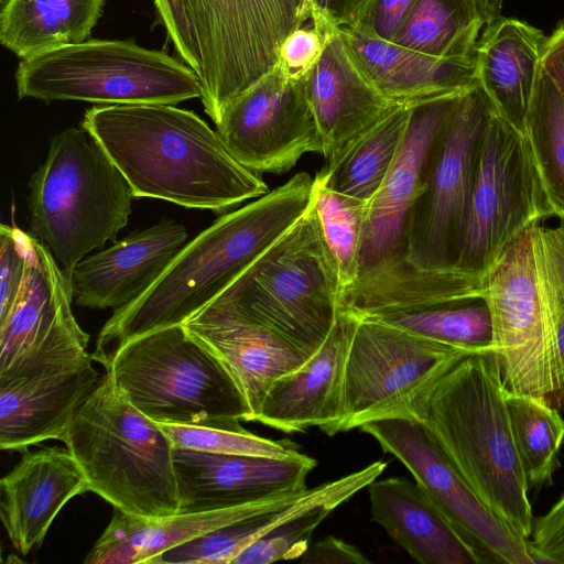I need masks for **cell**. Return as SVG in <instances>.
<instances>
[{"label": "cell", "mask_w": 564, "mask_h": 564, "mask_svg": "<svg viewBox=\"0 0 564 564\" xmlns=\"http://www.w3.org/2000/svg\"><path fill=\"white\" fill-rule=\"evenodd\" d=\"M343 288L312 204L210 303L251 316L313 355L328 336Z\"/></svg>", "instance_id": "obj_9"}, {"label": "cell", "mask_w": 564, "mask_h": 564, "mask_svg": "<svg viewBox=\"0 0 564 564\" xmlns=\"http://www.w3.org/2000/svg\"><path fill=\"white\" fill-rule=\"evenodd\" d=\"M185 6H186L188 17L194 26L196 13H197L198 0H185ZM194 29H195V26H194Z\"/></svg>", "instance_id": "obj_48"}, {"label": "cell", "mask_w": 564, "mask_h": 564, "mask_svg": "<svg viewBox=\"0 0 564 564\" xmlns=\"http://www.w3.org/2000/svg\"><path fill=\"white\" fill-rule=\"evenodd\" d=\"M555 216L524 134L495 112L479 156L456 270L480 282L524 229Z\"/></svg>", "instance_id": "obj_13"}, {"label": "cell", "mask_w": 564, "mask_h": 564, "mask_svg": "<svg viewBox=\"0 0 564 564\" xmlns=\"http://www.w3.org/2000/svg\"><path fill=\"white\" fill-rule=\"evenodd\" d=\"M540 290L552 318L564 381V219L554 228L535 224Z\"/></svg>", "instance_id": "obj_38"}, {"label": "cell", "mask_w": 564, "mask_h": 564, "mask_svg": "<svg viewBox=\"0 0 564 564\" xmlns=\"http://www.w3.org/2000/svg\"><path fill=\"white\" fill-rule=\"evenodd\" d=\"M0 323L13 308L29 264V234L6 224L0 226Z\"/></svg>", "instance_id": "obj_40"}, {"label": "cell", "mask_w": 564, "mask_h": 564, "mask_svg": "<svg viewBox=\"0 0 564 564\" xmlns=\"http://www.w3.org/2000/svg\"><path fill=\"white\" fill-rule=\"evenodd\" d=\"M231 155L256 173L282 174L324 143L303 80L275 65L232 99L215 123Z\"/></svg>", "instance_id": "obj_17"}, {"label": "cell", "mask_w": 564, "mask_h": 564, "mask_svg": "<svg viewBox=\"0 0 564 564\" xmlns=\"http://www.w3.org/2000/svg\"><path fill=\"white\" fill-rule=\"evenodd\" d=\"M304 90L324 143V169L334 167L394 106L365 76L340 30L304 78Z\"/></svg>", "instance_id": "obj_22"}, {"label": "cell", "mask_w": 564, "mask_h": 564, "mask_svg": "<svg viewBox=\"0 0 564 564\" xmlns=\"http://www.w3.org/2000/svg\"><path fill=\"white\" fill-rule=\"evenodd\" d=\"M0 514L8 539L21 554L42 544L62 508L89 490L86 477L67 448L23 452L0 481Z\"/></svg>", "instance_id": "obj_23"}, {"label": "cell", "mask_w": 564, "mask_h": 564, "mask_svg": "<svg viewBox=\"0 0 564 564\" xmlns=\"http://www.w3.org/2000/svg\"><path fill=\"white\" fill-rule=\"evenodd\" d=\"M464 93L412 107L398 156L368 200L357 280L343 294L339 310L362 316L387 307L447 302L411 265L406 224L427 152Z\"/></svg>", "instance_id": "obj_7"}, {"label": "cell", "mask_w": 564, "mask_h": 564, "mask_svg": "<svg viewBox=\"0 0 564 564\" xmlns=\"http://www.w3.org/2000/svg\"><path fill=\"white\" fill-rule=\"evenodd\" d=\"M546 36L533 25L500 17L485 25L476 52V77L495 113L524 134L541 73Z\"/></svg>", "instance_id": "obj_26"}, {"label": "cell", "mask_w": 564, "mask_h": 564, "mask_svg": "<svg viewBox=\"0 0 564 564\" xmlns=\"http://www.w3.org/2000/svg\"><path fill=\"white\" fill-rule=\"evenodd\" d=\"M106 0H2L0 43L21 59L88 40Z\"/></svg>", "instance_id": "obj_29"}, {"label": "cell", "mask_w": 564, "mask_h": 564, "mask_svg": "<svg viewBox=\"0 0 564 564\" xmlns=\"http://www.w3.org/2000/svg\"><path fill=\"white\" fill-rule=\"evenodd\" d=\"M345 366L343 415L334 435L386 417L408 416L412 398L470 352L370 316H357Z\"/></svg>", "instance_id": "obj_14"}, {"label": "cell", "mask_w": 564, "mask_h": 564, "mask_svg": "<svg viewBox=\"0 0 564 564\" xmlns=\"http://www.w3.org/2000/svg\"><path fill=\"white\" fill-rule=\"evenodd\" d=\"M345 501L333 498L303 509L253 541L231 564H267L303 556L315 529Z\"/></svg>", "instance_id": "obj_37"}, {"label": "cell", "mask_w": 564, "mask_h": 564, "mask_svg": "<svg viewBox=\"0 0 564 564\" xmlns=\"http://www.w3.org/2000/svg\"><path fill=\"white\" fill-rule=\"evenodd\" d=\"M345 45L365 76L391 104L415 107L477 84L473 58L427 55L341 28Z\"/></svg>", "instance_id": "obj_24"}, {"label": "cell", "mask_w": 564, "mask_h": 564, "mask_svg": "<svg viewBox=\"0 0 564 564\" xmlns=\"http://www.w3.org/2000/svg\"><path fill=\"white\" fill-rule=\"evenodd\" d=\"M529 542L538 564H564V495L534 521Z\"/></svg>", "instance_id": "obj_43"}, {"label": "cell", "mask_w": 564, "mask_h": 564, "mask_svg": "<svg viewBox=\"0 0 564 564\" xmlns=\"http://www.w3.org/2000/svg\"><path fill=\"white\" fill-rule=\"evenodd\" d=\"M174 448L228 454L293 458L303 455L294 442L260 437L246 429L234 431L181 424L159 423Z\"/></svg>", "instance_id": "obj_36"}, {"label": "cell", "mask_w": 564, "mask_h": 564, "mask_svg": "<svg viewBox=\"0 0 564 564\" xmlns=\"http://www.w3.org/2000/svg\"><path fill=\"white\" fill-rule=\"evenodd\" d=\"M506 392L496 354H468L412 398L408 416L424 425L477 497L530 540V488L514 445Z\"/></svg>", "instance_id": "obj_3"}, {"label": "cell", "mask_w": 564, "mask_h": 564, "mask_svg": "<svg viewBox=\"0 0 564 564\" xmlns=\"http://www.w3.org/2000/svg\"><path fill=\"white\" fill-rule=\"evenodd\" d=\"M302 561L311 564L371 563L357 546L332 535L317 541L308 547L303 554Z\"/></svg>", "instance_id": "obj_44"}, {"label": "cell", "mask_w": 564, "mask_h": 564, "mask_svg": "<svg viewBox=\"0 0 564 564\" xmlns=\"http://www.w3.org/2000/svg\"><path fill=\"white\" fill-rule=\"evenodd\" d=\"M485 25L496 21L501 17V9L505 0H477Z\"/></svg>", "instance_id": "obj_47"}, {"label": "cell", "mask_w": 564, "mask_h": 564, "mask_svg": "<svg viewBox=\"0 0 564 564\" xmlns=\"http://www.w3.org/2000/svg\"><path fill=\"white\" fill-rule=\"evenodd\" d=\"M482 26L477 0H416L391 42L432 56L473 58Z\"/></svg>", "instance_id": "obj_30"}, {"label": "cell", "mask_w": 564, "mask_h": 564, "mask_svg": "<svg viewBox=\"0 0 564 564\" xmlns=\"http://www.w3.org/2000/svg\"><path fill=\"white\" fill-rule=\"evenodd\" d=\"M82 128L102 148L134 197L225 213L269 192L197 113L169 104L96 105Z\"/></svg>", "instance_id": "obj_1"}, {"label": "cell", "mask_w": 564, "mask_h": 564, "mask_svg": "<svg viewBox=\"0 0 564 564\" xmlns=\"http://www.w3.org/2000/svg\"><path fill=\"white\" fill-rule=\"evenodd\" d=\"M517 453L529 488L552 484L564 442V419L543 398L506 392Z\"/></svg>", "instance_id": "obj_33"}, {"label": "cell", "mask_w": 564, "mask_h": 564, "mask_svg": "<svg viewBox=\"0 0 564 564\" xmlns=\"http://www.w3.org/2000/svg\"><path fill=\"white\" fill-rule=\"evenodd\" d=\"M494 109L478 82L435 137L406 224L409 261L445 301L482 300V282L456 270L482 141Z\"/></svg>", "instance_id": "obj_4"}, {"label": "cell", "mask_w": 564, "mask_h": 564, "mask_svg": "<svg viewBox=\"0 0 564 564\" xmlns=\"http://www.w3.org/2000/svg\"><path fill=\"white\" fill-rule=\"evenodd\" d=\"M357 323L356 315L339 310L322 346L272 384L256 422L289 434L317 426L333 436L343 415L345 366Z\"/></svg>", "instance_id": "obj_21"}, {"label": "cell", "mask_w": 564, "mask_h": 564, "mask_svg": "<svg viewBox=\"0 0 564 564\" xmlns=\"http://www.w3.org/2000/svg\"><path fill=\"white\" fill-rule=\"evenodd\" d=\"M367 204V200L328 188L322 177L315 175L313 205L325 242L335 260L343 294L357 280Z\"/></svg>", "instance_id": "obj_35"}, {"label": "cell", "mask_w": 564, "mask_h": 564, "mask_svg": "<svg viewBox=\"0 0 564 564\" xmlns=\"http://www.w3.org/2000/svg\"><path fill=\"white\" fill-rule=\"evenodd\" d=\"M311 15V0H198L200 101L215 123L232 99L274 68L283 42Z\"/></svg>", "instance_id": "obj_12"}, {"label": "cell", "mask_w": 564, "mask_h": 564, "mask_svg": "<svg viewBox=\"0 0 564 564\" xmlns=\"http://www.w3.org/2000/svg\"><path fill=\"white\" fill-rule=\"evenodd\" d=\"M182 325L229 372L247 403L249 421H256L272 384L312 356L262 322L212 303Z\"/></svg>", "instance_id": "obj_19"}, {"label": "cell", "mask_w": 564, "mask_h": 564, "mask_svg": "<svg viewBox=\"0 0 564 564\" xmlns=\"http://www.w3.org/2000/svg\"><path fill=\"white\" fill-rule=\"evenodd\" d=\"M115 384L156 423L242 430L247 403L223 364L183 325L135 336L102 364Z\"/></svg>", "instance_id": "obj_8"}, {"label": "cell", "mask_w": 564, "mask_h": 564, "mask_svg": "<svg viewBox=\"0 0 564 564\" xmlns=\"http://www.w3.org/2000/svg\"><path fill=\"white\" fill-rule=\"evenodd\" d=\"M181 513L238 507L306 489L315 458L228 455L174 448Z\"/></svg>", "instance_id": "obj_18"}, {"label": "cell", "mask_w": 564, "mask_h": 564, "mask_svg": "<svg viewBox=\"0 0 564 564\" xmlns=\"http://www.w3.org/2000/svg\"><path fill=\"white\" fill-rule=\"evenodd\" d=\"M524 135L554 215L564 219V97L542 68Z\"/></svg>", "instance_id": "obj_34"}, {"label": "cell", "mask_w": 564, "mask_h": 564, "mask_svg": "<svg viewBox=\"0 0 564 564\" xmlns=\"http://www.w3.org/2000/svg\"><path fill=\"white\" fill-rule=\"evenodd\" d=\"M311 20L336 30L351 28L357 22L367 0H311Z\"/></svg>", "instance_id": "obj_45"}, {"label": "cell", "mask_w": 564, "mask_h": 564, "mask_svg": "<svg viewBox=\"0 0 564 564\" xmlns=\"http://www.w3.org/2000/svg\"><path fill=\"white\" fill-rule=\"evenodd\" d=\"M359 429L406 467L436 508L488 562L536 564L529 540L477 497L422 423L397 416Z\"/></svg>", "instance_id": "obj_16"}, {"label": "cell", "mask_w": 564, "mask_h": 564, "mask_svg": "<svg viewBox=\"0 0 564 564\" xmlns=\"http://www.w3.org/2000/svg\"><path fill=\"white\" fill-rule=\"evenodd\" d=\"M534 227L520 232L489 270L482 300L506 391L551 402L564 397V381L554 325L540 290Z\"/></svg>", "instance_id": "obj_11"}, {"label": "cell", "mask_w": 564, "mask_h": 564, "mask_svg": "<svg viewBox=\"0 0 564 564\" xmlns=\"http://www.w3.org/2000/svg\"><path fill=\"white\" fill-rule=\"evenodd\" d=\"M313 185L300 172L187 242L142 295L115 310L98 334L94 360L101 364L109 348L135 336L182 325L208 305L305 214Z\"/></svg>", "instance_id": "obj_2"}, {"label": "cell", "mask_w": 564, "mask_h": 564, "mask_svg": "<svg viewBox=\"0 0 564 564\" xmlns=\"http://www.w3.org/2000/svg\"><path fill=\"white\" fill-rule=\"evenodd\" d=\"M160 23L181 61L198 76L202 74V56L196 31L188 17L185 0H153Z\"/></svg>", "instance_id": "obj_41"}, {"label": "cell", "mask_w": 564, "mask_h": 564, "mask_svg": "<svg viewBox=\"0 0 564 564\" xmlns=\"http://www.w3.org/2000/svg\"><path fill=\"white\" fill-rule=\"evenodd\" d=\"M541 68L564 97V21L545 39Z\"/></svg>", "instance_id": "obj_46"}, {"label": "cell", "mask_w": 564, "mask_h": 564, "mask_svg": "<svg viewBox=\"0 0 564 564\" xmlns=\"http://www.w3.org/2000/svg\"><path fill=\"white\" fill-rule=\"evenodd\" d=\"M372 520L421 564H482L467 542L415 482L401 477L368 486Z\"/></svg>", "instance_id": "obj_27"}, {"label": "cell", "mask_w": 564, "mask_h": 564, "mask_svg": "<svg viewBox=\"0 0 564 564\" xmlns=\"http://www.w3.org/2000/svg\"><path fill=\"white\" fill-rule=\"evenodd\" d=\"M416 0H367L351 29L379 40L392 41Z\"/></svg>", "instance_id": "obj_42"}, {"label": "cell", "mask_w": 564, "mask_h": 564, "mask_svg": "<svg viewBox=\"0 0 564 564\" xmlns=\"http://www.w3.org/2000/svg\"><path fill=\"white\" fill-rule=\"evenodd\" d=\"M29 189L31 235L48 248L64 272L107 241H116L134 197L102 148L75 127L51 139Z\"/></svg>", "instance_id": "obj_6"}, {"label": "cell", "mask_w": 564, "mask_h": 564, "mask_svg": "<svg viewBox=\"0 0 564 564\" xmlns=\"http://www.w3.org/2000/svg\"><path fill=\"white\" fill-rule=\"evenodd\" d=\"M184 225L167 218L128 236L64 272L76 305L120 308L142 295L187 243Z\"/></svg>", "instance_id": "obj_20"}, {"label": "cell", "mask_w": 564, "mask_h": 564, "mask_svg": "<svg viewBox=\"0 0 564 564\" xmlns=\"http://www.w3.org/2000/svg\"><path fill=\"white\" fill-rule=\"evenodd\" d=\"M302 491L286 492L227 509L177 512L161 518L133 516L113 508L109 524L87 553L84 563L148 564L166 550L225 524L276 507Z\"/></svg>", "instance_id": "obj_28"}, {"label": "cell", "mask_w": 564, "mask_h": 564, "mask_svg": "<svg viewBox=\"0 0 564 564\" xmlns=\"http://www.w3.org/2000/svg\"><path fill=\"white\" fill-rule=\"evenodd\" d=\"M362 316L470 354L492 351L491 316L484 300L387 307Z\"/></svg>", "instance_id": "obj_31"}, {"label": "cell", "mask_w": 564, "mask_h": 564, "mask_svg": "<svg viewBox=\"0 0 564 564\" xmlns=\"http://www.w3.org/2000/svg\"><path fill=\"white\" fill-rule=\"evenodd\" d=\"M14 79L19 99L45 102L176 105L203 93L184 62L123 40H86L21 59Z\"/></svg>", "instance_id": "obj_10"}, {"label": "cell", "mask_w": 564, "mask_h": 564, "mask_svg": "<svg viewBox=\"0 0 564 564\" xmlns=\"http://www.w3.org/2000/svg\"><path fill=\"white\" fill-rule=\"evenodd\" d=\"M93 361L77 368L0 383V448L25 452L61 441L101 380Z\"/></svg>", "instance_id": "obj_25"}, {"label": "cell", "mask_w": 564, "mask_h": 564, "mask_svg": "<svg viewBox=\"0 0 564 564\" xmlns=\"http://www.w3.org/2000/svg\"><path fill=\"white\" fill-rule=\"evenodd\" d=\"M412 107L394 106L332 169L317 174L338 193L370 200L395 161L404 141Z\"/></svg>", "instance_id": "obj_32"}, {"label": "cell", "mask_w": 564, "mask_h": 564, "mask_svg": "<svg viewBox=\"0 0 564 564\" xmlns=\"http://www.w3.org/2000/svg\"><path fill=\"white\" fill-rule=\"evenodd\" d=\"M61 441L89 490L113 508L145 518L178 512L170 437L128 400L107 370Z\"/></svg>", "instance_id": "obj_5"}, {"label": "cell", "mask_w": 564, "mask_h": 564, "mask_svg": "<svg viewBox=\"0 0 564 564\" xmlns=\"http://www.w3.org/2000/svg\"><path fill=\"white\" fill-rule=\"evenodd\" d=\"M339 30L318 25L310 19L283 42L276 65L290 79L303 80L322 57L329 40Z\"/></svg>", "instance_id": "obj_39"}, {"label": "cell", "mask_w": 564, "mask_h": 564, "mask_svg": "<svg viewBox=\"0 0 564 564\" xmlns=\"http://www.w3.org/2000/svg\"><path fill=\"white\" fill-rule=\"evenodd\" d=\"M64 272L48 248L29 234L23 286L0 323V383L26 380L95 361L89 335L75 319Z\"/></svg>", "instance_id": "obj_15"}]
</instances>
